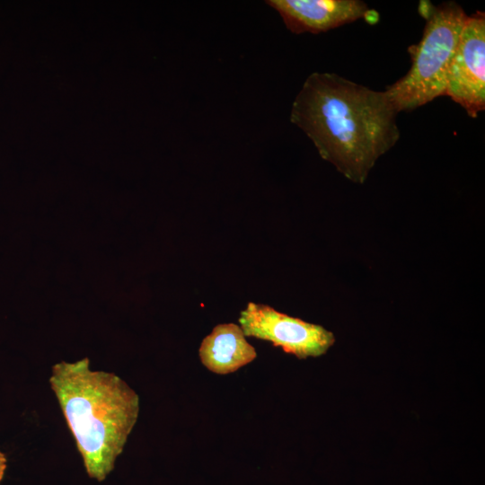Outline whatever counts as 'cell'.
<instances>
[{
	"instance_id": "obj_1",
	"label": "cell",
	"mask_w": 485,
	"mask_h": 485,
	"mask_svg": "<svg viewBox=\"0 0 485 485\" xmlns=\"http://www.w3.org/2000/svg\"><path fill=\"white\" fill-rule=\"evenodd\" d=\"M398 112L385 91L333 73L311 74L296 95L290 120L319 154L362 184L380 156L400 138Z\"/></svg>"
},
{
	"instance_id": "obj_2",
	"label": "cell",
	"mask_w": 485,
	"mask_h": 485,
	"mask_svg": "<svg viewBox=\"0 0 485 485\" xmlns=\"http://www.w3.org/2000/svg\"><path fill=\"white\" fill-rule=\"evenodd\" d=\"M88 476L113 471L139 415V396L114 373L93 370L88 358L61 361L48 378Z\"/></svg>"
},
{
	"instance_id": "obj_3",
	"label": "cell",
	"mask_w": 485,
	"mask_h": 485,
	"mask_svg": "<svg viewBox=\"0 0 485 485\" xmlns=\"http://www.w3.org/2000/svg\"><path fill=\"white\" fill-rule=\"evenodd\" d=\"M419 12L426 23L419 42L410 48L411 66L384 90L398 113L445 94L448 69L467 18L453 1L438 5L420 1Z\"/></svg>"
},
{
	"instance_id": "obj_4",
	"label": "cell",
	"mask_w": 485,
	"mask_h": 485,
	"mask_svg": "<svg viewBox=\"0 0 485 485\" xmlns=\"http://www.w3.org/2000/svg\"><path fill=\"white\" fill-rule=\"evenodd\" d=\"M238 322L245 337L269 341L299 359L322 356L335 342L333 333L322 326L289 316L267 304L249 302Z\"/></svg>"
},
{
	"instance_id": "obj_5",
	"label": "cell",
	"mask_w": 485,
	"mask_h": 485,
	"mask_svg": "<svg viewBox=\"0 0 485 485\" xmlns=\"http://www.w3.org/2000/svg\"><path fill=\"white\" fill-rule=\"evenodd\" d=\"M472 118L485 110V13L467 16L453 56L445 94Z\"/></svg>"
},
{
	"instance_id": "obj_6",
	"label": "cell",
	"mask_w": 485,
	"mask_h": 485,
	"mask_svg": "<svg viewBox=\"0 0 485 485\" xmlns=\"http://www.w3.org/2000/svg\"><path fill=\"white\" fill-rule=\"evenodd\" d=\"M287 28L295 34H317L364 18L375 23L378 13L360 0H269Z\"/></svg>"
},
{
	"instance_id": "obj_7",
	"label": "cell",
	"mask_w": 485,
	"mask_h": 485,
	"mask_svg": "<svg viewBox=\"0 0 485 485\" xmlns=\"http://www.w3.org/2000/svg\"><path fill=\"white\" fill-rule=\"evenodd\" d=\"M202 365L216 375H228L250 364L257 352L234 322L220 323L207 335L198 348Z\"/></svg>"
},
{
	"instance_id": "obj_8",
	"label": "cell",
	"mask_w": 485,
	"mask_h": 485,
	"mask_svg": "<svg viewBox=\"0 0 485 485\" xmlns=\"http://www.w3.org/2000/svg\"><path fill=\"white\" fill-rule=\"evenodd\" d=\"M7 465L5 454L0 450V482L2 481Z\"/></svg>"
}]
</instances>
